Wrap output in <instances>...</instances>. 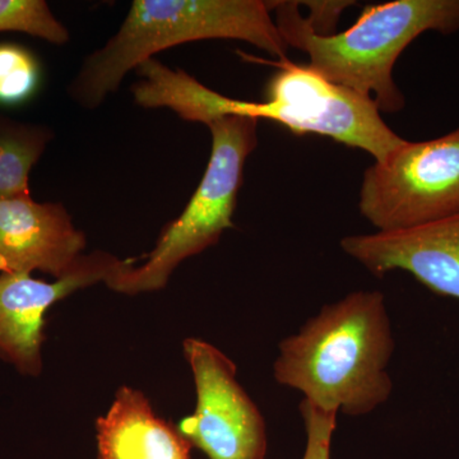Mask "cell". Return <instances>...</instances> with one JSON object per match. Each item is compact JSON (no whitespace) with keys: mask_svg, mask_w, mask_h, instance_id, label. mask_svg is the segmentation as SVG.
Wrapping results in <instances>:
<instances>
[{"mask_svg":"<svg viewBox=\"0 0 459 459\" xmlns=\"http://www.w3.org/2000/svg\"><path fill=\"white\" fill-rule=\"evenodd\" d=\"M394 352L385 295L355 291L281 341L273 377L318 409L360 418L391 397Z\"/></svg>","mask_w":459,"mask_h":459,"instance_id":"6da1fadb","label":"cell"},{"mask_svg":"<svg viewBox=\"0 0 459 459\" xmlns=\"http://www.w3.org/2000/svg\"><path fill=\"white\" fill-rule=\"evenodd\" d=\"M281 38L309 56L307 65L331 82L374 100L379 111L406 105L394 80L398 57L428 31H459V0H394L370 5L349 30L319 36L307 26L295 0L268 2Z\"/></svg>","mask_w":459,"mask_h":459,"instance_id":"7a4b0ae2","label":"cell"},{"mask_svg":"<svg viewBox=\"0 0 459 459\" xmlns=\"http://www.w3.org/2000/svg\"><path fill=\"white\" fill-rule=\"evenodd\" d=\"M214 39L247 41L279 60L289 49L263 0H135L119 31L84 60L69 96L96 108L160 51Z\"/></svg>","mask_w":459,"mask_h":459,"instance_id":"3957f363","label":"cell"},{"mask_svg":"<svg viewBox=\"0 0 459 459\" xmlns=\"http://www.w3.org/2000/svg\"><path fill=\"white\" fill-rule=\"evenodd\" d=\"M247 59L277 66L265 84L263 101L220 95L195 81L181 95V114L188 122L207 124L228 115L267 119L296 135L318 134L370 153L383 164L407 140L395 134L380 117L373 99L323 77L307 65L289 59Z\"/></svg>","mask_w":459,"mask_h":459,"instance_id":"277c9868","label":"cell"},{"mask_svg":"<svg viewBox=\"0 0 459 459\" xmlns=\"http://www.w3.org/2000/svg\"><path fill=\"white\" fill-rule=\"evenodd\" d=\"M258 122L228 115L205 124L212 135L210 162L188 205L166 226L146 261L123 262L105 282L108 289L126 295L159 291L180 263L216 246L226 230L235 228L244 168L258 146Z\"/></svg>","mask_w":459,"mask_h":459,"instance_id":"5b68a950","label":"cell"},{"mask_svg":"<svg viewBox=\"0 0 459 459\" xmlns=\"http://www.w3.org/2000/svg\"><path fill=\"white\" fill-rule=\"evenodd\" d=\"M359 210L379 232L419 228L459 213V126L435 140L406 141L364 172Z\"/></svg>","mask_w":459,"mask_h":459,"instance_id":"8992f818","label":"cell"},{"mask_svg":"<svg viewBox=\"0 0 459 459\" xmlns=\"http://www.w3.org/2000/svg\"><path fill=\"white\" fill-rule=\"evenodd\" d=\"M195 379L197 406L178 430L208 459H265L267 424L238 380L237 364L201 338L183 342Z\"/></svg>","mask_w":459,"mask_h":459,"instance_id":"52a82bcc","label":"cell"},{"mask_svg":"<svg viewBox=\"0 0 459 459\" xmlns=\"http://www.w3.org/2000/svg\"><path fill=\"white\" fill-rule=\"evenodd\" d=\"M123 262L95 250L81 256L68 273L54 282L33 279L31 274H0V359L22 376H40L45 314L78 290L107 282Z\"/></svg>","mask_w":459,"mask_h":459,"instance_id":"ba28073f","label":"cell"},{"mask_svg":"<svg viewBox=\"0 0 459 459\" xmlns=\"http://www.w3.org/2000/svg\"><path fill=\"white\" fill-rule=\"evenodd\" d=\"M341 247L376 277L407 272L434 294L459 300V213L419 228L352 235Z\"/></svg>","mask_w":459,"mask_h":459,"instance_id":"9c48e42d","label":"cell"},{"mask_svg":"<svg viewBox=\"0 0 459 459\" xmlns=\"http://www.w3.org/2000/svg\"><path fill=\"white\" fill-rule=\"evenodd\" d=\"M86 237L62 204L31 195L0 201V272L40 271L57 280L83 255Z\"/></svg>","mask_w":459,"mask_h":459,"instance_id":"30bf717a","label":"cell"},{"mask_svg":"<svg viewBox=\"0 0 459 459\" xmlns=\"http://www.w3.org/2000/svg\"><path fill=\"white\" fill-rule=\"evenodd\" d=\"M98 459H193L192 444L160 418L140 389H117L110 409L96 421Z\"/></svg>","mask_w":459,"mask_h":459,"instance_id":"8fae6325","label":"cell"},{"mask_svg":"<svg viewBox=\"0 0 459 459\" xmlns=\"http://www.w3.org/2000/svg\"><path fill=\"white\" fill-rule=\"evenodd\" d=\"M53 138L49 126L0 114V201L31 195L30 174Z\"/></svg>","mask_w":459,"mask_h":459,"instance_id":"7c38bea8","label":"cell"},{"mask_svg":"<svg viewBox=\"0 0 459 459\" xmlns=\"http://www.w3.org/2000/svg\"><path fill=\"white\" fill-rule=\"evenodd\" d=\"M0 32H23L54 45L71 38L44 0H0Z\"/></svg>","mask_w":459,"mask_h":459,"instance_id":"4fadbf2b","label":"cell"},{"mask_svg":"<svg viewBox=\"0 0 459 459\" xmlns=\"http://www.w3.org/2000/svg\"><path fill=\"white\" fill-rule=\"evenodd\" d=\"M41 69L31 51L16 44H0V104L27 101L38 90Z\"/></svg>","mask_w":459,"mask_h":459,"instance_id":"5bb4252c","label":"cell"},{"mask_svg":"<svg viewBox=\"0 0 459 459\" xmlns=\"http://www.w3.org/2000/svg\"><path fill=\"white\" fill-rule=\"evenodd\" d=\"M301 418L307 433V448L303 459H331V444L337 428V412L325 411L301 401Z\"/></svg>","mask_w":459,"mask_h":459,"instance_id":"9a60e30c","label":"cell"},{"mask_svg":"<svg viewBox=\"0 0 459 459\" xmlns=\"http://www.w3.org/2000/svg\"><path fill=\"white\" fill-rule=\"evenodd\" d=\"M299 3L309 9V16L305 17V21L310 30L319 36L334 35L343 12L356 4V2L350 0H307Z\"/></svg>","mask_w":459,"mask_h":459,"instance_id":"2e32d148","label":"cell"}]
</instances>
